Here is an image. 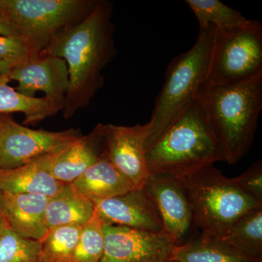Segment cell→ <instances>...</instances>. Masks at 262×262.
Instances as JSON below:
<instances>
[{
  "label": "cell",
  "mask_w": 262,
  "mask_h": 262,
  "mask_svg": "<svg viewBox=\"0 0 262 262\" xmlns=\"http://www.w3.org/2000/svg\"><path fill=\"white\" fill-rule=\"evenodd\" d=\"M113 15V3L98 0L87 16L60 31L41 52L67 62L70 89L62 110L66 120L87 107L103 88V71L117 54Z\"/></svg>",
  "instance_id": "obj_1"
},
{
  "label": "cell",
  "mask_w": 262,
  "mask_h": 262,
  "mask_svg": "<svg viewBox=\"0 0 262 262\" xmlns=\"http://www.w3.org/2000/svg\"><path fill=\"white\" fill-rule=\"evenodd\" d=\"M196 100L218 141L224 161L238 163L249 151L262 108V76L232 86L204 84Z\"/></svg>",
  "instance_id": "obj_2"
},
{
  "label": "cell",
  "mask_w": 262,
  "mask_h": 262,
  "mask_svg": "<svg viewBox=\"0 0 262 262\" xmlns=\"http://www.w3.org/2000/svg\"><path fill=\"white\" fill-rule=\"evenodd\" d=\"M146 156L149 174L178 178L224 161L206 114L196 99L148 147Z\"/></svg>",
  "instance_id": "obj_3"
},
{
  "label": "cell",
  "mask_w": 262,
  "mask_h": 262,
  "mask_svg": "<svg viewBox=\"0 0 262 262\" xmlns=\"http://www.w3.org/2000/svg\"><path fill=\"white\" fill-rule=\"evenodd\" d=\"M215 28L200 30L196 42L185 53L174 57L165 74V82L155 101L147 122L146 149L181 113L196 99L206 84Z\"/></svg>",
  "instance_id": "obj_4"
},
{
  "label": "cell",
  "mask_w": 262,
  "mask_h": 262,
  "mask_svg": "<svg viewBox=\"0 0 262 262\" xmlns=\"http://www.w3.org/2000/svg\"><path fill=\"white\" fill-rule=\"evenodd\" d=\"M180 179L192 206L193 223L206 235L221 237L241 216L262 206L213 165Z\"/></svg>",
  "instance_id": "obj_5"
},
{
  "label": "cell",
  "mask_w": 262,
  "mask_h": 262,
  "mask_svg": "<svg viewBox=\"0 0 262 262\" xmlns=\"http://www.w3.org/2000/svg\"><path fill=\"white\" fill-rule=\"evenodd\" d=\"M98 0H0V14L27 43L31 55L48 47L62 29L80 21Z\"/></svg>",
  "instance_id": "obj_6"
},
{
  "label": "cell",
  "mask_w": 262,
  "mask_h": 262,
  "mask_svg": "<svg viewBox=\"0 0 262 262\" xmlns=\"http://www.w3.org/2000/svg\"><path fill=\"white\" fill-rule=\"evenodd\" d=\"M262 76V25L256 20L215 29L206 84L232 86Z\"/></svg>",
  "instance_id": "obj_7"
},
{
  "label": "cell",
  "mask_w": 262,
  "mask_h": 262,
  "mask_svg": "<svg viewBox=\"0 0 262 262\" xmlns=\"http://www.w3.org/2000/svg\"><path fill=\"white\" fill-rule=\"evenodd\" d=\"M82 136L80 129L34 130L5 115L0 136V169L18 168L65 149Z\"/></svg>",
  "instance_id": "obj_8"
},
{
  "label": "cell",
  "mask_w": 262,
  "mask_h": 262,
  "mask_svg": "<svg viewBox=\"0 0 262 262\" xmlns=\"http://www.w3.org/2000/svg\"><path fill=\"white\" fill-rule=\"evenodd\" d=\"M104 249L100 262H168L178 245L164 232L103 225Z\"/></svg>",
  "instance_id": "obj_9"
},
{
  "label": "cell",
  "mask_w": 262,
  "mask_h": 262,
  "mask_svg": "<svg viewBox=\"0 0 262 262\" xmlns=\"http://www.w3.org/2000/svg\"><path fill=\"white\" fill-rule=\"evenodd\" d=\"M105 157L130 182L134 189H141L149 177L146 163L147 123L133 126L101 124Z\"/></svg>",
  "instance_id": "obj_10"
},
{
  "label": "cell",
  "mask_w": 262,
  "mask_h": 262,
  "mask_svg": "<svg viewBox=\"0 0 262 262\" xmlns=\"http://www.w3.org/2000/svg\"><path fill=\"white\" fill-rule=\"evenodd\" d=\"M18 82L15 90L24 96L35 97L41 91L61 110L70 89V74L63 58L40 53L17 63L8 74Z\"/></svg>",
  "instance_id": "obj_11"
},
{
  "label": "cell",
  "mask_w": 262,
  "mask_h": 262,
  "mask_svg": "<svg viewBox=\"0 0 262 262\" xmlns=\"http://www.w3.org/2000/svg\"><path fill=\"white\" fill-rule=\"evenodd\" d=\"M143 188L158 209L163 232L176 244H183L194 223L192 206L181 179L150 174Z\"/></svg>",
  "instance_id": "obj_12"
},
{
  "label": "cell",
  "mask_w": 262,
  "mask_h": 262,
  "mask_svg": "<svg viewBox=\"0 0 262 262\" xmlns=\"http://www.w3.org/2000/svg\"><path fill=\"white\" fill-rule=\"evenodd\" d=\"M103 225L163 232L159 213L144 188L94 203Z\"/></svg>",
  "instance_id": "obj_13"
},
{
  "label": "cell",
  "mask_w": 262,
  "mask_h": 262,
  "mask_svg": "<svg viewBox=\"0 0 262 262\" xmlns=\"http://www.w3.org/2000/svg\"><path fill=\"white\" fill-rule=\"evenodd\" d=\"M48 199L40 194L0 192L1 213L8 227L19 235L41 241L48 232L45 222Z\"/></svg>",
  "instance_id": "obj_14"
},
{
  "label": "cell",
  "mask_w": 262,
  "mask_h": 262,
  "mask_svg": "<svg viewBox=\"0 0 262 262\" xmlns=\"http://www.w3.org/2000/svg\"><path fill=\"white\" fill-rule=\"evenodd\" d=\"M105 157L101 123L59 151L52 163V177L63 184H72L98 160Z\"/></svg>",
  "instance_id": "obj_15"
},
{
  "label": "cell",
  "mask_w": 262,
  "mask_h": 262,
  "mask_svg": "<svg viewBox=\"0 0 262 262\" xmlns=\"http://www.w3.org/2000/svg\"><path fill=\"white\" fill-rule=\"evenodd\" d=\"M58 152L41 157L18 168L0 169V192L54 196L64 184L53 178L51 173L52 163Z\"/></svg>",
  "instance_id": "obj_16"
},
{
  "label": "cell",
  "mask_w": 262,
  "mask_h": 262,
  "mask_svg": "<svg viewBox=\"0 0 262 262\" xmlns=\"http://www.w3.org/2000/svg\"><path fill=\"white\" fill-rule=\"evenodd\" d=\"M94 213V202L72 184H64L58 193L48 199L45 222L48 230L63 226L83 227Z\"/></svg>",
  "instance_id": "obj_17"
},
{
  "label": "cell",
  "mask_w": 262,
  "mask_h": 262,
  "mask_svg": "<svg viewBox=\"0 0 262 262\" xmlns=\"http://www.w3.org/2000/svg\"><path fill=\"white\" fill-rule=\"evenodd\" d=\"M72 184L94 203L134 189L106 157L91 165Z\"/></svg>",
  "instance_id": "obj_18"
},
{
  "label": "cell",
  "mask_w": 262,
  "mask_h": 262,
  "mask_svg": "<svg viewBox=\"0 0 262 262\" xmlns=\"http://www.w3.org/2000/svg\"><path fill=\"white\" fill-rule=\"evenodd\" d=\"M176 262H258L224 241L220 237L200 233L174 249Z\"/></svg>",
  "instance_id": "obj_19"
},
{
  "label": "cell",
  "mask_w": 262,
  "mask_h": 262,
  "mask_svg": "<svg viewBox=\"0 0 262 262\" xmlns=\"http://www.w3.org/2000/svg\"><path fill=\"white\" fill-rule=\"evenodd\" d=\"M10 81L8 74L0 75V115L22 113L24 125H29L39 123L61 111L58 105L45 96L29 98L19 94L9 85Z\"/></svg>",
  "instance_id": "obj_20"
},
{
  "label": "cell",
  "mask_w": 262,
  "mask_h": 262,
  "mask_svg": "<svg viewBox=\"0 0 262 262\" xmlns=\"http://www.w3.org/2000/svg\"><path fill=\"white\" fill-rule=\"evenodd\" d=\"M220 237L248 257L261 261L262 206L241 216Z\"/></svg>",
  "instance_id": "obj_21"
},
{
  "label": "cell",
  "mask_w": 262,
  "mask_h": 262,
  "mask_svg": "<svg viewBox=\"0 0 262 262\" xmlns=\"http://www.w3.org/2000/svg\"><path fill=\"white\" fill-rule=\"evenodd\" d=\"M82 229V226L72 225L49 229L39 241V262H71Z\"/></svg>",
  "instance_id": "obj_22"
},
{
  "label": "cell",
  "mask_w": 262,
  "mask_h": 262,
  "mask_svg": "<svg viewBox=\"0 0 262 262\" xmlns=\"http://www.w3.org/2000/svg\"><path fill=\"white\" fill-rule=\"evenodd\" d=\"M186 3L195 15L200 30L234 27L247 20L239 11L219 0H187Z\"/></svg>",
  "instance_id": "obj_23"
},
{
  "label": "cell",
  "mask_w": 262,
  "mask_h": 262,
  "mask_svg": "<svg viewBox=\"0 0 262 262\" xmlns=\"http://www.w3.org/2000/svg\"><path fill=\"white\" fill-rule=\"evenodd\" d=\"M103 249V224L95 211L92 219L82 227L71 262H100Z\"/></svg>",
  "instance_id": "obj_24"
},
{
  "label": "cell",
  "mask_w": 262,
  "mask_h": 262,
  "mask_svg": "<svg viewBox=\"0 0 262 262\" xmlns=\"http://www.w3.org/2000/svg\"><path fill=\"white\" fill-rule=\"evenodd\" d=\"M40 243L19 235L9 227L0 237V262H39Z\"/></svg>",
  "instance_id": "obj_25"
},
{
  "label": "cell",
  "mask_w": 262,
  "mask_h": 262,
  "mask_svg": "<svg viewBox=\"0 0 262 262\" xmlns=\"http://www.w3.org/2000/svg\"><path fill=\"white\" fill-rule=\"evenodd\" d=\"M232 180L244 192L262 203V161L258 160L253 163L238 177Z\"/></svg>",
  "instance_id": "obj_26"
},
{
  "label": "cell",
  "mask_w": 262,
  "mask_h": 262,
  "mask_svg": "<svg viewBox=\"0 0 262 262\" xmlns=\"http://www.w3.org/2000/svg\"><path fill=\"white\" fill-rule=\"evenodd\" d=\"M30 55L28 46L21 38L0 35V61L19 63Z\"/></svg>",
  "instance_id": "obj_27"
},
{
  "label": "cell",
  "mask_w": 262,
  "mask_h": 262,
  "mask_svg": "<svg viewBox=\"0 0 262 262\" xmlns=\"http://www.w3.org/2000/svg\"><path fill=\"white\" fill-rule=\"evenodd\" d=\"M0 35L7 36V37H20L18 32L5 20V19L2 16L1 14H0Z\"/></svg>",
  "instance_id": "obj_28"
},
{
  "label": "cell",
  "mask_w": 262,
  "mask_h": 262,
  "mask_svg": "<svg viewBox=\"0 0 262 262\" xmlns=\"http://www.w3.org/2000/svg\"><path fill=\"white\" fill-rule=\"evenodd\" d=\"M17 63L12 61H0V75H7Z\"/></svg>",
  "instance_id": "obj_29"
},
{
  "label": "cell",
  "mask_w": 262,
  "mask_h": 262,
  "mask_svg": "<svg viewBox=\"0 0 262 262\" xmlns=\"http://www.w3.org/2000/svg\"><path fill=\"white\" fill-rule=\"evenodd\" d=\"M8 227V224H7L6 221H5L4 216L0 213V237L3 234V232L7 227Z\"/></svg>",
  "instance_id": "obj_30"
},
{
  "label": "cell",
  "mask_w": 262,
  "mask_h": 262,
  "mask_svg": "<svg viewBox=\"0 0 262 262\" xmlns=\"http://www.w3.org/2000/svg\"><path fill=\"white\" fill-rule=\"evenodd\" d=\"M5 115H2L0 117V136H1L2 130H3V122H4Z\"/></svg>",
  "instance_id": "obj_31"
},
{
  "label": "cell",
  "mask_w": 262,
  "mask_h": 262,
  "mask_svg": "<svg viewBox=\"0 0 262 262\" xmlns=\"http://www.w3.org/2000/svg\"><path fill=\"white\" fill-rule=\"evenodd\" d=\"M0 213H1V206H0Z\"/></svg>",
  "instance_id": "obj_32"
},
{
  "label": "cell",
  "mask_w": 262,
  "mask_h": 262,
  "mask_svg": "<svg viewBox=\"0 0 262 262\" xmlns=\"http://www.w3.org/2000/svg\"><path fill=\"white\" fill-rule=\"evenodd\" d=\"M168 262H176V261H169Z\"/></svg>",
  "instance_id": "obj_33"
},
{
  "label": "cell",
  "mask_w": 262,
  "mask_h": 262,
  "mask_svg": "<svg viewBox=\"0 0 262 262\" xmlns=\"http://www.w3.org/2000/svg\"><path fill=\"white\" fill-rule=\"evenodd\" d=\"M2 115H0V117H1V116H2Z\"/></svg>",
  "instance_id": "obj_34"
},
{
  "label": "cell",
  "mask_w": 262,
  "mask_h": 262,
  "mask_svg": "<svg viewBox=\"0 0 262 262\" xmlns=\"http://www.w3.org/2000/svg\"><path fill=\"white\" fill-rule=\"evenodd\" d=\"M258 262H262V261H258Z\"/></svg>",
  "instance_id": "obj_35"
}]
</instances>
